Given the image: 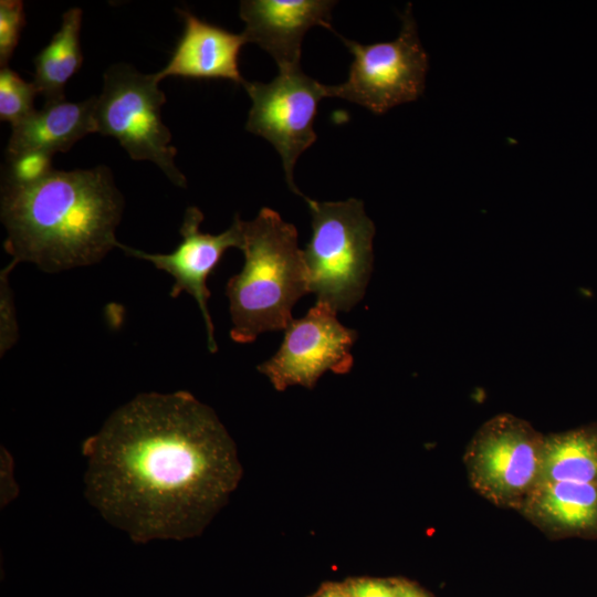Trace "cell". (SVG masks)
<instances>
[{
    "label": "cell",
    "mask_w": 597,
    "mask_h": 597,
    "mask_svg": "<svg viewBox=\"0 0 597 597\" xmlns=\"http://www.w3.org/2000/svg\"><path fill=\"white\" fill-rule=\"evenodd\" d=\"M540 524L568 535H597V484L541 482L523 504Z\"/></svg>",
    "instance_id": "obj_14"
},
{
    "label": "cell",
    "mask_w": 597,
    "mask_h": 597,
    "mask_svg": "<svg viewBox=\"0 0 597 597\" xmlns=\"http://www.w3.org/2000/svg\"><path fill=\"white\" fill-rule=\"evenodd\" d=\"M83 12L71 8L63 13L60 30L34 59L33 83L45 103L65 100L64 88L83 62L80 32Z\"/></svg>",
    "instance_id": "obj_15"
},
{
    "label": "cell",
    "mask_w": 597,
    "mask_h": 597,
    "mask_svg": "<svg viewBox=\"0 0 597 597\" xmlns=\"http://www.w3.org/2000/svg\"><path fill=\"white\" fill-rule=\"evenodd\" d=\"M123 208L124 198L104 165L53 170L28 185L3 180V248L12 261L49 273L91 265L121 249L115 231Z\"/></svg>",
    "instance_id": "obj_2"
},
{
    "label": "cell",
    "mask_w": 597,
    "mask_h": 597,
    "mask_svg": "<svg viewBox=\"0 0 597 597\" xmlns=\"http://www.w3.org/2000/svg\"><path fill=\"white\" fill-rule=\"evenodd\" d=\"M18 263L12 261L0 273V354L3 356L18 341L19 329L9 274Z\"/></svg>",
    "instance_id": "obj_19"
},
{
    "label": "cell",
    "mask_w": 597,
    "mask_h": 597,
    "mask_svg": "<svg viewBox=\"0 0 597 597\" xmlns=\"http://www.w3.org/2000/svg\"><path fill=\"white\" fill-rule=\"evenodd\" d=\"M326 0H244L240 18L245 23L242 35L265 50L279 70L300 66L301 46L307 30L322 25L329 30L332 9Z\"/></svg>",
    "instance_id": "obj_11"
},
{
    "label": "cell",
    "mask_w": 597,
    "mask_h": 597,
    "mask_svg": "<svg viewBox=\"0 0 597 597\" xmlns=\"http://www.w3.org/2000/svg\"><path fill=\"white\" fill-rule=\"evenodd\" d=\"M158 84L155 74H143L129 64L109 66L95 101L96 133L116 138L132 159L156 164L174 185L185 188L171 133L161 119L166 96Z\"/></svg>",
    "instance_id": "obj_5"
},
{
    "label": "cell",
    "mask_w": 597,
    "mask_h": 597,
    "mask_svg": "<svg viewBox=\"0 0 597 597\" xmlns=\"http://www.w3.org/2000/svg\"><path fill=\"white\" fill-rule=\"evenodd\" d=\"M82 450L87 500L135 542L199 535L242 474L218 416L187 391L137 395Z\"/></svg>",
    "instance_id": "obj_1"
},
{
    "label": "cell",
    "mask_w": 597,
    "mask_h": 597,
    "mask_svg": "<svg viewBox=\"0 0 597 597\" xmlns=\"http://www.w3.org/2000/svg\"><path fill=\"white\" fill-rule=\"evenodd\" d=\"M312 597H350L343 583H331L322 586Z\"/></svg>",
    "instance_id": "obj_22"
},
{
    "label": "cell",
    "mask_w": 597,
    "mask_h": 597,
    "mask_svg": "<svg viewBox=\"0 0 597 597\" xmlns=\"http://www.w3.org/2000/svg\"><path fill=\"white\" fill-rule=\"evenodd\" d=\"M399 597H429L425 591L415 585L406 582H400Z\"/></svg>",
    "instance_id": "obj_23"
},
{
    "label": "cell",
    "mask_w": 597,
    "mask_h": 597,
    "mask_svg": "<svg viewBox=\"0 0 597 597\" xmlns=\"http://www.w3.org/2000/svg\"><path fill=\"white\" fill-rule=\"evenodd\" d=\"M202 220L203 213L199 208H187L180 227L182 241L170 253H148L125 244L121 249L127 255L149 261L156 269L170 274L175 279L169 293L171 297L187 292L196 300L206 324L208 349L216 353L218 345L208 307L211 293L207 280L229 248H241L242 220L235 216L230 228L219 234L201 232Z\"/></svg>",
    "instance_id": "obj_10"
},
{
    "label": "cell",
    "mask_w": 597,
    "mask_h": 597,
    "mask_svg": "<svg viewBox=\"0 0 597 597\" xmlns=\"http://www.w3.org/2000/svg\"><path fill=\"white\" fill-rule=\"evenodd\" d=\"M297 230L270 208L242 221L244 264L226 286L232 327L240 344L265 332L284 331L293 321L295 303L310 293L308 272Z\"/></svg>",
    "instance_id": "obj_3"
},
{
    "label": "cell",
    "mask_w": 597,
    "mask_h": 597,
    "mask_svg": "<svg viewBox=\"0 0 597 597\" xmlns=\"http://www.w3.org/2000/svg\"><path fill=\"white\" fill-rule=\"evenodd\" d=\"M350 597H399L400 582L379 578H352L343 583Z\"/></svg>",
    "instance_id": "obj_21"
},
{
    "label": "cell",
    "mask_w": 597,
    "mask_h": 597,
    "mask_svg": "<svg viewBox=\"0 0 597 597\" xmlns=\"http://www.w3.org/2000/svg\"><path fill=\"white\" fill-rule=\"evenodd\" d=\"M544 438L509 415L488 421L475 434L467 462L473 485L502 505H523L536 488Z\"/></svg>",
    "instance_id": "obj_8"
},
{
    "label": "cell",
    "mask_w": 597,
    "mask_h": 597,
    "mask_svg": "<svg viewBox=\"0 0 597 597\" xmlns=\"http://www.w3.org/2000/svg\"><path fill=\"white\" fill-rule=\"evenodd\" d=\"M252 106L245 129L270 142L281 156L291 190L296 188L293 171L296 160L315 140L314 119L317 105L327 96V85L304 74L300 66L279 70L269 83L248 82L242 85Z\"/></svg>",
    "instance_id": "obj_7"
},
{
    "label": "cell",
    "mask_w": 597,
    "mask_h": 597,
    "mask_svg": "<svg viewBox=\"0 0 597 597\" xmlns=\"http://www.w3.org/2000/svg\"><path fill=\"white\" fill-rule=\"evenodd\" d=\"M399 35L388 42L360 44L341 36L354 59L347 80L327 85V96L359 104L383 114L417 100L425 90L429 67L409 3L401 14Z\"/></svg>",
    "instance_id": "obj_6"
},
{
    "label": "cell",
    "mask_w": 597,
    "mask_h": 597,
    "mask_svg": "<svg viewBox=\"0 0 597 597\" xmlns=\"http://www.w3.org/2000/svg\"><path fill=\"white\" fill-rule=\"evenodd\" d=\"M184 20V32L169 62L155 73L160 82L167 76L198 80H228L243 85L239 53L245 39L200 20L189 11L177 10Z\"/></svg>",
    "instance_id": "obj_12"
},
{
    "label": "cell",
    "mask_w": 597,
    "mask_h": 597,
    "mask_svg": "<svg viewBox=\"0 0 597 597\" xmlns=\"http://www.w3.org/2000/svg\"><path fill=\"white\" fill-rule=\"evenodd\" d=\"M302 197L312 216V235L303 250L310 293L337 313L348 312L362 301L370 279L375 224L362 200Z\"/></svg>",
    "instance_id": "obj_4"
},
{
    "label": "cell",
    "mask_w": 597,
    "mask_h": 597,
    "mask_svg": "<svg viewBox=\"0 0 597 597\" xmlns=\"http://www.w3.org/2000/svg\"><path fill=\"white\" fill-rule=\"evenodd\" d=\"M39 92L34 83L24 81L9 66L0 70V119L11 126L20 123L35 109L33 101Z\"/></svg>",
    "instance_id": "obj_17"
},
{
    "label": "cell",
    "mask_w": 597,
    "mask_h": 597,
    "mask_svg": "<svg viewBox=\"0 0 597 597\" xmlns=\"http://www.w3.org/2000/svg\"><path fill=\"white\" fill-rule=\"evenodd\" d=\"M95 101L96 96L82 102L45 103L42 109L12 126L7 159L30 151L52 156L65 153L84 136L96 133Z\"/></svg>",
    "instance_id": "obj_13"
},
{
    "label": "cell",
    "mask_w": 597,
    "mask_h": 597,
    "mask_svg": "<svg viewBox=\"0 0 597 597\" xmlns=\"http://www.w3.org/2000/svg\"><path fill=\"white\" fill-rule=\"evenodd\" d=\"M25 24L23 2L20 0L0 1V66L6 67L19 43Z\"/></svg>",
    "instance_id": "obj_18"
},
{
    "label": "cell",
    "mask_w": 597,
    "mask_h": 597,
    "mask_svg": "<svg viewBox=\"0 0 597 597\" xmlns=\"http://www.w3.org/2000/svg\"><path fill=\"white\" fill-rule=\"evenodd\" d=\"M52 155L30 151L8 158L9 167L4 181L28 185L39 181L53 171Z\"/></svg>",
    "instance_id": "obj_20"
},
{
    "label": "cell",
    "mask_w": 597,
    "mask_h": 597,
    "mask_svg": "<svg viewBox=\"0 0 597 597\" xmlns=\"http://www.w3.org/2000/svg\"><path fill=\"white\" fill-rule=\"evenodd\" d=\"M357 337L355 329L337 320L335 310L316 301L303 317L293 318L279 350L258 369L277 390L295 385L313 388L327 370L346 374L352 369Z\"/></svg>",
    "instance_id": "obj_9"
},
{
    "label": "cell",
    "mask_w": 597,
    "mask_h": 597,
    "mask_svg": "<svg viewBox=\"0 0 597 597\" xmlns=\"http://www.w3.org/2000/svg\"><path fill=\"white\" fill-rule=\"evenodd\" d=\"M556 481L597 484V425L544 438L538 483Z\"/></svg>",
    "instance_id": "obj_16"
}]
</instances>
